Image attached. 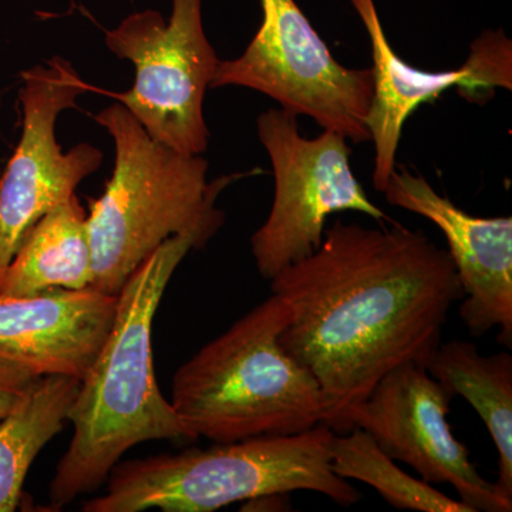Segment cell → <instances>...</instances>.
<instances>
[{
    "label": "cell",
    "instance_id": "e0dca14e",
    "mask_svg": "<svg viewBox=\"0 0 512 512\" xmlns=\"http://www.w3.org/2000/svg\"><path fill=\"white\" fill-rule=\"evenodd\" d=\"M329 454L330 466L339 477L370 485L397 510L473 512L463 501L454 500L421 478L404 473L373 437L359 427L345 434L335 433Z\"/></svg>",
    "mask_w": 512,
    "mask_h": 512
},
{
    "label": "cell",
    "instance_id": "7a4b0ae2",
    "mask_svg": "<svg viewBox=\"0 0 512 512\" xmlns=\"http://www.w3.org/2000/svg\"><path fill=\"white\" fill-rule=\"evenodd\" d=\"M212 207L194 227L156 249L117 293L116 316L67 421L73 436L49 487L52 507L99 490L128 450L154 440H192L157 384L153 328L161 299L191 249L204 247L224 224Z\"/></svg>",
    "mask_w": 512,
    "mask_h": 512
},
{
    "label": "cell",
    "instance_id": "9a60e30c",
    "mask_svg": "<svg viewBox=\"0 0 512 512\" xmlns=\"http://www.w3.org/2000/svg\"><path fill=\"white\" fill-rule=\"evenodd\" d=\"M454 396L464 397L481 417L498 451V493L512 500V356L481 355L467 340L441 342L426 365Z\"/></svg>",
    "mask_w": 512,
    "mask_h": 512
},
{
    "label": "cell",
    "instance_id": "ba28073f",
    "mask_svg": "<svg viewBox=\"0 0 512 512\" xmlns=\"http://www.w3.org/2000/svg\"><path fill=\"white\" fill-rule=\"evenodd\" d=\"M261 6V28L241 56L220 60L211 89L255 90L323 130L353 143L370 141L373 70L340 64L295 0H261Z\"/></svg>",
    "mask_w": 512,
    "mask_h": 512
},
{
    "label": "cell",
    "instance_id": "6da1fadb",
    "mask_svg": "<svg viewBox=\"0 0 512 512\" xmlns=\"http://www.w3.org/2000/svg\"><path fill=\"white\" fill-rule=\"evenodd\" d=\"M289 319L279 343L318 380L323 424L348 416L387 373L426 367L448 313L463 299L451 256L423 231L335 221L313 254L271 279Z\"/></svg>",
    "mask_w": 512,
    "mask_h": 512
},
{
    "label": "cell",
    "instance_id": "7c38bea8",
    "mask_svg": "<svg viewBox=\"0 0 512 512\" xmlns=\"http://www.w3.org/2000/svg\"><path fill=\"white\" fill-rule=\"evenodd\" d=\"M383 192L390 205L443 232L463 289L458 312L470 335L498 328V343L512 348V218L474 217L404 167L393 171Z\"/></svg>",
    "mask_w": 512,
    "mask_h": 512
},
{
    "label": "cell",
    "instance_id": "3957f363",
    "mask_svg": "<svg viewBox=\"0 0 512 512\" xmlns=\"http://www.w3.org/2000/svg\"><path fill=\"white\" fill-rule=\"evenodd\" d=\"M288 319L272 293L178 367L170 403L192 440L291 436L323 423L318 380L279 343Z\"/></svg>",
    "mask_w": 512,
    "mask_h": 512
},
{
    "label": "cell",
    "instance_id": "52a82bcc",
    "mask_svg": "<svg viewBox=\"0 0 512 512\" xmlns=\"http://www.w3.org/2000/svg\"><path fill=\"white\" fill-rule=\"evenodd\" d=\"M104 42L136 69L128 92L107 94L154 140L202 156L210 143L204 99L220 63L205 35L202 0H171L168 20L154 9L131 13L104 32Z\"/></svg>",
    "mask_w": 512,
    "mask_h": 512
},
{
    "label": "cell",
    "instance_id": "8992f818",
    "mask_svg": "<svg viewBox=\"0 0 512 512\" xmlns=\"http://www.w3.org/2000/svg\"><path fill=\"white\" fill-rule=\"evenodd\" d=\"M256 131L275 178L271 212L251 238L256 269L266 281L313 254L322 244L326 221L336 212L392 222L355 177L348 138L330 130L303 137L298 117L284 109L262 113Z\"/></svg>",
    "mask_w": 512,
    "mask_h": 512
},
{
    "label": "cell",
    "instance_id": "ac0fdd59",
    "mask_svg": "<svg viewBox=\"0 0 512 512\" xmlns=\"http://www.w3.org/2000/svg\"><path fill=\"white\" fill-rule=\"evenodd\" d=\"M37 377L0 360V420L12 412Z\"/></svg>",
    "mask_w": 512,
    "mask_h": 512
},
{
    "label": "cell",
    "instance_id": "5b68a950",
    "mask_svg": "<svg viewBox=\"0 0 512 512\" xmlns=\"http://www.w3.org/2000/svg\"><path fill=\"white\" fill-rule=\"evenodd\" d=\"M94 120L113 138L116 160L101 197L89 200L92 288L117 295L148 256L194 227L222 191L247 173L208 183L204 157L154 140L119 101Z\"/></svg>",
    "mask_w": 512,
    "mask_h": 512
},
{
    "label": "cell",
    "instance_id": "9c48e42d",
    "mask_svg": "<svg viewBox=\"0 0 512 512\" xmlns=\"http://www.w3.org/2000/svg\"><path fill=\"white\" fill-rule=\"evenodd\" d=\"M22 134L0 174V274L12 261L23 238L43 215L76 194L96 173L103 153L89 143L63 151L56 123L63 111L76 107L93 90L73 64L53 57L20 73Z\"/></svg>",
    "mask_w": 512,
    "mask_h": 512
},
{
    "label": "cell",
    "instance_id": "277c9868",
    "mask_svg": "<svg viewBox=\"0 0 512 512\" xmlns=\"http://www.w3.org/2000/svg\"><path fill=\"white\" fill-rule=\"evenodd\" d=\"M335 431L318 424L291 436L215 443L175 454L124 461L111 470L106 493L84 512H212L272 494L312 491L342 507L362 493L330 466Z\"/></svg>",
    "mask_w": 512,
    "mask_h": 512
},
{
    "label": "cell",
    "instance_id": "5bb4252c",
    "mask_svg": "<svg viewBox=\"0 0 512 512\" xmlns=\"http://www.w3.org/2000/svg\"><path fill=\"white\" fill-rule=\"evenodd\" d=\"M86 220L87 212L76 194L43 215L0 274V295L92 288V248Z\"/></svg>",
    "mask_w": 512,
    "mask_h": 512
},
{
    "label": "cell",
    "instance_id": "8fae6325",
    "mask_svg": "<svg viewBox=\"0 0 512 512\" xmlns=\"http://www.w3.org/2000/svg\"><path fill=\"white\" fill-rule=\"evenodd\" d=\"M349 2L372 43L373 97L366 127L375 144L373 188L383 192L396 170L404 124L420 106L433 103L454 87L470 100L484 99L495 89H512V42L503 30H487L474 40L463 66L446 72H426L410 66L394 52L373 0Z\"/></svg>",
    "mask_w": 512,
    "mask_h": 512
},
{
    "label": "cell",
    "instance_id": "30bf717a",
    "mask_svg": "<svg viewBox=\"0 0 512 512\" xmlns=\"http://www.w3.org/2000/svg\"><path fill=\"white\" fill-rule=\"evenodd\" d=\"M454 393L426 367L404 363L387 373L348 416L394 461L433 484H450L473 512H511L512 500L485 480L447 421Z\"/></svg>",
    "mask_w": 512,
    "mask_h": 512
},
{
    "label": "cell",
    "instance_id": "2e32d148",
    "mask_svg": "<svg viewBox=\"0 0 512 512\" xmlns=\"http://www.w3.org/2000/svg\"><path fill=\"white\" fill-rule=\"evenodd\" d=\"M79 387L73 377H37L0 420V512L18 510L30 467L63 430Z\"/></svg>",
    "mask_w": 512,
    "mask_h": 512
},
{
    "label": "cell",
    "instance_id": "4fadbf2b",
    "mask_svg": "<svg viewBox=\"0 0 512 512\" xmlns=\"http://www.w3.org/2000/svg\"><path fill=\"white\" fill-rule=\"evenodd\" d=\"M117 295L94 288L0 295V360L35 377L82 380L109 335Z\"/></svg>",
    "mask_w": 512,
    "mask_h": 512
},
{
    "label": "cell",
    "instance_id": "d6986e66",
    "mask_svg": "<svg viewBox=\"0 0 512 512\" xmlns=\"http://www.w3.org/2000/svg\"><path fill=\"white\" fill-rule=\"evenodd\" d=\"M3 104V92L2 87H0V109H2ZM0 174H2V164H0Z\"/></svg>",
    "mask_w": 512,
    "mask_h": 512
}]
</instances>
